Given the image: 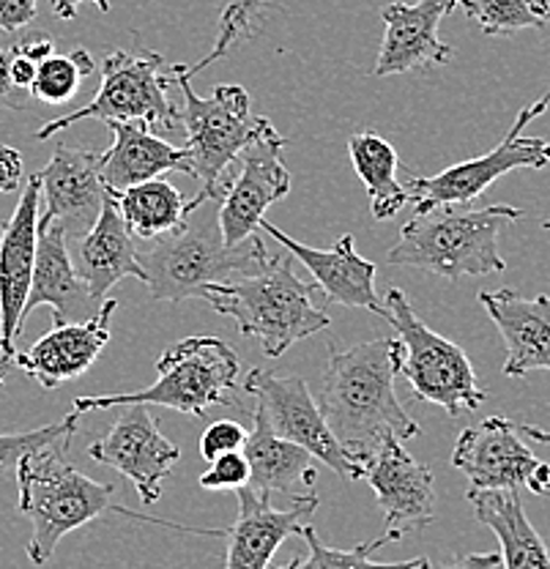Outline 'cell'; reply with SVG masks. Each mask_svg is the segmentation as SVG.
<instances>
[{
  "instance_id": "cell-30",
  "label": "cell",
  "mask_w": 550,
  "mask_h": 569,
  "mask_svg": "<svg viewBox=\"0 0 550 569\" xmlns=\"http://www.w3.org/2000/svg\"><path fill=\"white\" fill-rule=\"evenodd\" d=\"M299 537L304 539L307 545V559H293L291 565L277 567V569H408L413 565V561H394V565H383V561L370 559L378 548H383V545L389 542H398L400 537L392 531H383L381 537L372 539V542H359L348 550L329 548L310 523L301 526Z\"/></svg>"
},
{
  "instance_id": "cell-12",
  "label": "cell",
  "mask_w": 550,
  "mask_h": 569,
  "mask_svg": "<svg viewBox=\"0 0 550 569\" xmlns=\"http://www.w3.org/2000/svg\"><path fill=\"white\" fill-rule=\"evenodd\" d=\"M286 148L288 140L282 138L280 129L269 118H263L258 134L241 151V170L230 178L228 189L220 198L217 224H220L224 244L233 247L256 236L266 211L288 198L291 170L286 168V159H282Z\"/></svg>"
},
{
  "instance_id": "cell-2",
  "label": "cell",
  "mask_w": 550,
  "mask_h": 569,
  "mask_svg": "<svg viewBox=\"0 0 550 569\" xmlns=\"http://www.w3.org/2000/svg\"><path fill=\"white\" fill-rule=\"evenodd\" d=\"M523 211L514 206L460 209L439 206L417 213L400 230V241L389 249V263L424 269L430 274L458 282L460 277L499 274L507 269L499 252V236L507 224L518 222Z\"/></svg>"
},
{
  "instance_id": "cell-11",
  "label": "cell",
  "mask_w": 550,
  "mask_h": 569,
  "mask_svg": "<svg viewBox=\"0 0 550 569\" xmlns=\"http://www.w3.org/2000/svg\"><path fill=\"white\" fill-rule=\"evenodd\" d=\"M247 395L258 400L256 411L266 419V425L286 441L299 443L301 449L316 460L327 462V468L337 473L342 482L362 479V462L353 460L346 449L331 436L321 406L312 400L310 387L296 376H277V372L256 370L244 381Z\"/></svg>"
},
{
  "instance_id": "cell-40",
  "label": "cell",
  "mask_w": 550,
  "mask_h": 569,
  "mask_svg": "<svg viewBox=\"0 0 550 569\" xmlns=\"http://www.w3.org/2000/svg\"><path fill=\"white\" fill-rule=\"evenodd\" d=\"M22 181V157L17 148L0 146V194L20 189Z\"/></svg>"
},
{
  "instance_id": "cell-1",
  "label": "cell",
  "mask_w": 550,
  "mask_h": 569,
  "mask_svg": "<svg viewBox=\"0 0 550 569\" xmlns=\"http://www.w3.org/2000/svg\"><path fill=\"white\" fill-rule=\"evenodd\" d=\"M400 356V340L392 337L331 348L323 372L321 413L331 436L353 460L370 455L383 438L411 441L422 432L394 391Z\"/></svg>"
},
{
  "instance_id": "cell-5",
  "label": "cell",
  "mask_w": 550,
  "mask_h": 569,
  "mask_svg": "<svg viewBox=\"0 0 550 569\" xmlns=\"http://www.w3.org/2000/svg\"><path fill=\"white\" fill-rule=\"evenodd\" d=\"M72 443H52L37 452H28L17 462V509L31 520L33 533L28 542V559L33 565H47L56 553L58 542L67 533L93 523L104 512L116 509L110 503L112 485L97 482L77 471L67 460Z\"/></svg>"
},
{
  "instance_id": "cell-7",
  "label": "cell",
  "mask_w": 550,
  "mask_h": 569,
  "mask_svg": "<svg viewBox=\"0 0 550 569\" xmlns=\"http://www.w3.org/2000/svg\"><path fill=\"white\" fill-rule=\"evenodd\" d=\"M387 320L398 329L400 376L413 391V400L439 406L452 419L463 411H479L488 400V389L479 387L471 359L460 346L430 329L413 312L411 301L400 288H389Z\"/></svg>"
},
{
  "instance_id": "cell-44",
  "label": "cell",
  "mask_w": 550,
  "mask_h": 569,
  "mask_svg": "<svg viewBox=\"0 0 550 569\" xmlns=\"http://www.w3.org/2000/svg\"><path fill=\"white\" fill-rule=\"evenodd\" d=\"M520 436L531 438V441H540V443H550V432L548 430H540V427H531V425H523L518 427Z\"/></svg>"
},
{
  "instance_id": "cell-27",
  "label": "cell",
  "mask_w": 550,
  "mask_h": 569,
  "mask_svg": "<svg viewBox=\"0 0 550 569\" xmlns=\"http://www.w3.org/2000/svg\"><path fill=\"white\" fill-rule=\"evenodd\" d=\"M474 518L496 533L504 569H550L548 545L531 526L518 490H469Z\"/></svg>"
},
{
  "instance_id": "cell-41",
  "label": "cell",
  "mask_w": 550,
  "mask_h": 569,
  "mask_svg": "<svg viewBox=\"0 0 550 569\" xmlns=\"http://www.w3.org/2000/svg\"><path fill=\"white\" fill-rule=\"evenodd\" d=\"M441 569H504V561H501V553H471Z\"/></svg>"
},
{
  "instance_id": "cell-29",
  "label": "cell",
  "mask_w": 550,
  "mask_h": 569,
  "mask_svg": "<svg viewBox=\"0 0 550 569\" xmlns=\"http://www.w3.org/2000/svg\"><path fill=\"white\" fill-rule=\"evenodd\" d=\"M348 153L370 198L372 219L389 222L398 217L408 203V189L398 178L400 157L392 142L376 132H357L348 138Z\"/></svg>"
},
{
  "instance_id": "cell-6",
  "label": "cell",
  "mask_w": 550,
  "mask_h": 569,
  "mask_svg": "<svg viewBox=\"0 0 550 569\" xmlns=\"http://www.w3.org/2000/svg\"><path fill=\"white\" fill-rule=\"evenodd\" d=\"M241 361L220 337H187L157 361V381L127 395L77 397L72 411L88 413L121 406H162L187 417H203L209 408L236 406Z\"/></svg>"
},
{
  "instance_id": "cell-35",
  "label": "cell",
  "mask_w": 550,
  "mask_h": 569,
  "mask_svg": "<svg viewBox=\"0 0 550 569\" xmlns=\"http://www.w3.org/2000/svg\"><path fill=\"white\" fill-rule=\"evenodd\" d=\"M198 485L211 493H224V490H241L250 485V460L244 452H228L211 460L209 471L198 479Z\"/></svg>"
},
{
  "instance_id": "cell-34",
  "label": "cell",
  "mask_w": 550,
  "mask_h": 569,
  "mask_svg": "<svg viewBox=\"0 0 550 569\" xmlns=\"http://www.w3.org/2000/svg\"><path fill=\"white\" fill-rule=\"evenodd\" d=\"M266 0H233L228 9L222 11V26H220V36H217V44L211 47L209 56L203 61H198L194 67H187V63H179V71L187 80H192L198 71H203L206 67H211L214 61L228 56L230 47L236 44L239 39H247V36H256L258 31V14L263 9Z\"/></svg>"
},
{
  "instance_id": "cell-15",
  "label": "cell",
  "mask_w": 550,
  "mask_h": 569,
  "mask_svg": "<svg viewBox=\"0 0 550 569\" xmlns=\"http://www.w3.org/2000/svg\"><path fill=\"white\" fill-rule=\"evenodd\" d=\"M121 408L127 411L99 441L88 447V455L127 477L138 490L140 501L153 503L162 496L164 479L181 460V449L159 432L157 419L148 413V406Z\"/></svg>"
},
{
  "instance_id": "cell-43",
  "label": "cell",
  "mask_w": 550,
  "mask_h": 569,
  "mask_svg": "<svg viewBox=\"0 0 550 569\" xmlns=\"http://www.w3.org/2000/svg\"><path fill=\"white\" fill-rule=\"evenodd\" d=\"M50 3L56 17H61V20H74L77 9H80L82 3H97L99 11H104V14L110 11V0H50Z\"/></svg>"
},
{
  "instance_id": "cell-31",
  "label": "cell",
  "mask_w": 550,
  "mask_h": 569,
  "mask_svg": "<svg viewBox=\"0 0 550 569\" xmlns=\"http://www.w3.org/2000/svg\"><path fill=\"white\" fill-rule=\"evenodd\" d=\"M458 6L488 36H510L550 22L548 0H458Z\"/></svg>"
},
{
  "instance_id": "cell-4",
  "label": "cell",
  "mask_w": 550,
  "mask_h": 569,
  "mask_svg": "<svg viewBox=\"0 0 550 569\" xmlns=\"http://www.w3.org/2000/svg\"><path fill=\"white\" fill-rule=\"evenodd\" d=\"M316 284L296 277L288 258H269L263 269L200 293L217 312L233 320L244 337H256L263 353L277 359L296 342L329 329L331 318L312 305Z\"/></svg>"
},
{
  "instance_id": "cell-23",
  "label": "cell",
  "mask_w": 550,
  "mask_h": 569,
  "mask_svg": "<svg viewBox=\"0 0 550 569\" xmlns=\"http://www.w3.org/2000/svg\"><path fill=\"white\" fill-rule=\"evenodd\" d=\"M108 127L116 142L110 151L102 153L99 173L110 194L138 187L170 170L192 176L187 148L153 134L146 121H108Z\"/></svg>"
},
{
  "instance_id": "cell-45",
  "label": "cell",
  "mask_w": 550,
  "mask_h": 569,
  "mask_svg": "<svg viewBox=\"0 0 550 569\" xmlns=\"http://www.w3.org/2000/svg\"><path fill=\"white\" fill-rule=\"evenodd\" d=\"M408 569H430V561L428 559H417Z\"/></svg>"
},
{
  "instance_id": "cell-38",
  "label": "cell",
  "mask_w": 550,
  "mask_h": 569,
  "mask_svg": "<svg viewBox=\"0 0 550 569\" xmlns=\"http://www.w3.org/2000/svg\"><path fill=\"white\" fill-rule=\"evenodd\" d=\"M26 93L11 80V47H0V104L9 110H22L26 107Z\"/></svg>"
},
{
  "instance_id": "cell-19",
  "label": "cell",
  "mask_w": 550,
  "mask_h": 569,
  "mask_svg": "<svg viewBox=\"0 0 550 569\" xmlns=\"http://www.w3.org/2000/svg\"><path fill=\"white\" fill-rule=\"evenodd\" d=\"M118 301L108 299L86 320H52V329L28 351L14 353V365L44 389H58L91 370L110 342V323Z\"/></svg>"
},
{
  "instance_id": "cell-22",
  "label": "cell",
  "mask_w": 550,
  "mask_h": 569,
  "mask_svg": "<svg viewBox=\"0 0 550 569\" xmlns=\"http://www.w3.org/2000/svg\"><path fill=\"white\" fill-rule=\"evenodd\" d=\"M484 307L507 346L504 376L523 378L534 370L550 372V296H526L514 290H482Z\"/></svg>"
},
{
  "instance_id": "cell-18",
  "label": "cell",
  "mask_w": 550,
  "mask_h": 569,
  "mask_svg": "<svg viewBox=\"0 0 550 569\" xmlns=\"http://www.w3.org/2000/svg\"><path fill=\"white\" fill-rule=\"evenodd\" d=\"M458 0H392L381 9L383 41L372 67V77L408 74V71L443 67L454 58V50L439 39V26Z\"/></svg>"
},
{
  "instance_id": "cell-25",
  "label": "cell",
  "mask_w": 550,
  "mask_h": 569,
  "mask_svg": "<svg viewBox=\"0 0 550 569\" xmlns=\"http://www.w3.org/2000/svg\"><path fill=\"white\" fill-rule=\"evenodd\" d=\"M77 274L91 290L93 299L102 301L112 284L127 277L143 282V269L138 263V244L123 222L121 209H118L116 194H108L99 211L97 222L80 239V252H77Z\"/></svg>"
},
{
  "instance_id": "cell-10",
  "label": "cell",
  "mask_w": 550,
  "mask_h": 569,
  "mask_svg": "<svg viewBox=\"0 0 550 569\" xmlns=\"http://www.w3.org/2000/svg\"><path fill=\"white\" fill-rule=\"evenodd\" d=\"M550 104V88L540 102L523 107L514 118L512 129L507 138L493 148V151L482 153L477 159H466V162L452 164V168L441 170L436 176H408V203L417 206V213L439 209V206H466L477 200L479 194L488 192L501 176L512 173V170H540L550 162V140L542 138H523V129L534 121L537 116L548 110Z\"/></svg>"
},
{
  "instance_id": "cell-32",
  "label": "cell",
  "mask_w": 550,
  "mask_h": 569,
  "mask_svg": "<svg viewBox=\"0 0 550 569\" xmlns=\"http://www.w3.org/2000/svg\"><path fill=\"white\" fill-rule=\"evenodd\" d=\"M97 67H93L91 52L77 47L69 56H56L52 52L47 61L39 63L37 77H33L28 97L39 99L44 104H67L80 93V82L91 77Z\"/></svg>"
},
{
  "instance_id": "cell-28",
  "label": "cell",
  "mask_w": 550,
  "mask_h": 569,
  "mask_svg": "<svg viewBox=\"0 0 550 569\" xmlns=\"http://www.w3.org/2000/svg\"><path fill=\"white\" fill-rule=\"evenodd\" d=\"M116 200L129 233L140 241H153L183 228L189 213L198 211L211 198L206 192H200L194 200H187L170 181L151 178V181H143L138 187H129L123 192H118Z\"/></svg>"
},
{
  "instance_id": "cell-3",
  "label": "cell",
  "mask_w": 550,
  "mask_h": 569,
  "mask_svg": "<svg viewBox=\"0 0 550 569\" xmlns=\"http://www.w3.org/2000/svg\"><path fill=\"white\" fill-rule=\"evenodd\" d=\"M269 249L260 236H250L241 244H224L220 224L214 219H194L162 239L138 247V263L143 269V284L153 301H181L203 293L211 284L233 282L250 277L269 263Z\"/></svg>"
},
{
  "instance_id": "cell-14",
  "label": "cell",
  "mask_w": 550,
  "mask_h": 569,
  "mask_svg": "<svg viewBox=\"0 0 550 569\" xmlns=\"http://www.w3.org/2000/svg\"><path fill=\"white\" fill-rule=\"evenodd\" d=\"M41 181L33 176L20 194L14 213L0 228V367L6 370L17 353V340L26 331L28 293H31L33 263L39 244Z\"/></svg>"
},
{
  "instance_id": "cell-13",
  "label": "cell",
  "mask_w": 550,
  "mask_h": 569,
  "mask_svg": "<svg viewBox=\"0 0 550 569\" xmlns=\"http://www.w3.org/2000/svg\"><path fill=\"white\" fill-rule=\"evenodd\" d=\"M452 466L469 477L471 490H531L550 496V466L520 438L518 425L490 417L458 436Z\"/></svg>"
},
{
  "instance_id": "cell-42",
  "label": "cell",
  "mask_w": 550,
  "mask_h": 569,
  "mask_svg": "<svg viewBox=\"0 0 550 569\" xmlns=\"http://www.w3.org/2000/svg\"><path fill=\"white\" fill-rule=\"evenodd\" d=\"M37 69H39V63L28 61V58L17 56V52L11 50V80H14L17 88L28 91L33 82V77H37Z\"/></svg>"
},
{
  "instance_id": "cell-36",
  "label": "cell",
  "mask_w": 550,
  "mask_h": 569,
  "mask_svg": "<svg viewBox=\"0 0 550 569\" xmlns=\"http://www.w3.org/2000/svg\"><path fill=\"white\" fill-rule=\"evenodd\" d=\"M247 427L233 422V419H220V422L206 427V432L200 436V455L203 460H214L220 455L228 452H241L247 441Z\"/></svg>"
},
{
  "instance_id": "cell-8",
  "label": "cell",
  "mask_w": 550,
  "mask_h": 569,
  "mask_svg": "<svg viewBox=\"0 0 550 569\" xmlns=\"http://www.w3.org/2000/svg\"><path fill=\"white\" fill-rule=\"evenodd\" d=\"M179 88V69L164 63L159 52L116 50L102 63V86L97 97L80 110L67 112L56 121L44 123L33 140H50L58 132H67L86 118L97 121H146L148 127L173 129L181 123V110L170 99V91Z\"/></svg>"
},
{
  "instance_id": "cell-9",
  "label": "cell",
  "mask_w": 550,
  "mask_h": 569,
  "mask_svg": "<svg viewBox=\"0 0 550 569\" xmlns=\"http://www.w3.org/2000/svg\"><path fill=\"white\" fill-rule=\"evenodd\" d=\"M179 88L183 93L181 123L187 127L183 148L189 153L192 178L203 183L200 192L220 200L233 178L230 170L236 159L258 134L263 116H252L250 93L241 86H217L211 97H198L192 80L179 71Z\"/></svg>"
},
{
  "instance_id": "cell-37",
  "label": "cell",
  "mask_w": 550,
  "mask_h": 569,
  "mask_svg": "<svg viewBox=\"0 0 550 569\" xmlns=\"http://www.w3.org/2000/svg\"><path fill=\"white\" fill-rule=\"evenodd\" d=\"M39 0H0V31L17 33L37 20Z\"/></svg>"
},
{
  "instance_id": "cell-33",
  "label": "cell",
  "mask_w": 550,
  "mask_h": 569,
  "mask_svg": "<svg viewBox=\"0 0 550 569\" xmlns=\"http://www.w3.org/2000/svg\"><path fill=\"white\" fill-rule=\"evenodd\" d=\"M82 413H67L61 422H52L47 427L26 432H0V477L14 471L17 462L26 458L28 452H37L41 447H52V443H72L77 427H80Z\"/></svg>"
},
{
  "instance_id": "cell-47",
  "label": "cell",
  "mask_w": 550,
  "mask_h": 569,
  "mask_svg": "<svg viewBox=\"0 0 550 569\" xmlns=\"http://www.w3.org/2000/svg\"><path fill=\"white\" fill-rule=\"evenodd\" d=\"M542 228H546V230H550V219H546V224H542Z\"/></svg>"
},
{
  "instance_id": "cell-24",
  "label": "cell",
  "mask_w": 550,
  "mask_h": 569,
  "mask_svg": "<svg viewBox=\"0 0 550 569\" xmlns=\"http://www.w3.org/2000/svg\"><path fill=\"white\" fill-rule=\"evenodd\" d=\"M99 305L102 301L93 299L77 274L67 233L58 228H39L37 263L22 323L39 307H52V320H86L97 312Z\"/></svg>"
},
{
  "instance_id": "cell-21",
  "label": "cell",
  "mask_w": 550,
  "mask_h": 569,
  "mask_svg": "<svg viewBox=\"0 0 550 569\" xmlns=\"http://www.w3.org/2000/svg\"><path fill=\"white\" fill-rule=\"evenodd\" d=\"M258 230H266L274 241H280L296 260L304 263V269L310 271L316 288L331 301V305L342 307H359V310H370L376 316L387 318V307H383L381 296L376 293V263L364 260L362 254L353 247V236H340L337 244L331 249H316L304 247L301 241L291 239L288 233H282L277 224H271L269 219H260Z\"/></svg>"
},
{
  "instance_id": "cell-26",
  "label": "cell",
  "mask_w": 550,
  "mask_h": 569,
  "mask_svg": "<svg viewBox=\"0 0 550 569\" xmlns=\"http://www.w3.org/2000/svg\"><path fill=\"white\" fill-rule=\"evenodd\" d=\"M244 458L250 460V485L260 496H304L312 493L318 471L312 455L299 443L277 436L258 411H252V430L247 432Z\"/></svg>"
},
{
  "instance_id": "cell-20",
  "label": "cell",
  "mask_w": 550,
  "mask_h": 569,
  "mask_svg": "<svg viewBox=\"0 0 550 569\" xmlns=\"http://www.w3.org/2000/svg\"><path fill=\"white\" fill-rule=\"evenodd\" d=\"M239 493V520L224 531L228 553L224 569H269L277 548L288 537L299 533L301 526L316 515V493L291 498V507H271L269 496H260L252 488L236 490Z\"/></svg>"
},
{
  "instance_id": "cell-17",
  "label": "cell",
  "mask_w": 550,
  "mask_h": 569,
  "mask_svg": "<svg viewBox=\"0 0 550 569\" xmlns=\"http://www.w3.org/2000/svg\"><path fill=\"white\" fill-rule=\"evenodd\" d=\"M102 153L77 146H58L44 170H39L41 198L47 209L39 228H58L67 239H82L102 211L108 187L99 173Z\"/></svg>"
},
{
  "instance_id": "cell-16",
  "label": "cell",
  "mask_w": 550,
  "mask_h": 569,
  "mask_svg": "<svg viewBox=\"0 0 550 569\" xmlns=\"http://www.w3.org/2000/svg\"><path fill=\"white\" fill-rule=\"evenodd\" d=\"M362 479L378 498L387 531L424 529L436 520V479L424 462L406 452L403 441L383 438L362 460Z\"/></svg>"
},
{
  "instance_id": "cell-39",
  "label": "cell",
  "mask_w": 550,
  "mask_h": 569,
  "mask_svg": "<svg viewBox=\"0 0 550 569\" xmlns=\"http://www.w3.org/2000/svg\"><path fill=\"white\" fill-rule=\"evenodd\" d=\"M11 50H14L17 56L28 58V61L41 63V61H47L52 52H56V39L44 31H31V33L22 36L17 44H11Z\"/></svg>"
},
{
  "instance_id": "cell-46",
  "label": "cell",
  "mask_w": 550,
  "mask_h": 569,
  "mask_svg": "<svg viewBox=\"0 0 550 569\" xmlns=\"http://www.w3.org/2000/svg\"><path fill=\"white\" fill-rule=\"evenodd\" d=\"M3 383H6V370L0 367V389H3Z\"/></svg>"
}]
</instances>
